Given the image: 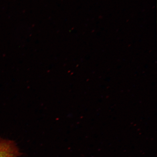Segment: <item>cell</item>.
Wrapping results in <instances>:
<instances>
[{
    "label": "cell",
    "mask_w": 157,
    "mask_h": 157,
    "mask_svg": "<svg viewBox=\"0 0 157 157\" xmlns=\"http://www.w3.org/2000/svg\"><path fill=\"white\" fill-rule=\"evenodd\" d=\"M20 154L15 143L0 138V157H18Z\"/></svg>",
    "instance_id": "1"
}]
</instances>
